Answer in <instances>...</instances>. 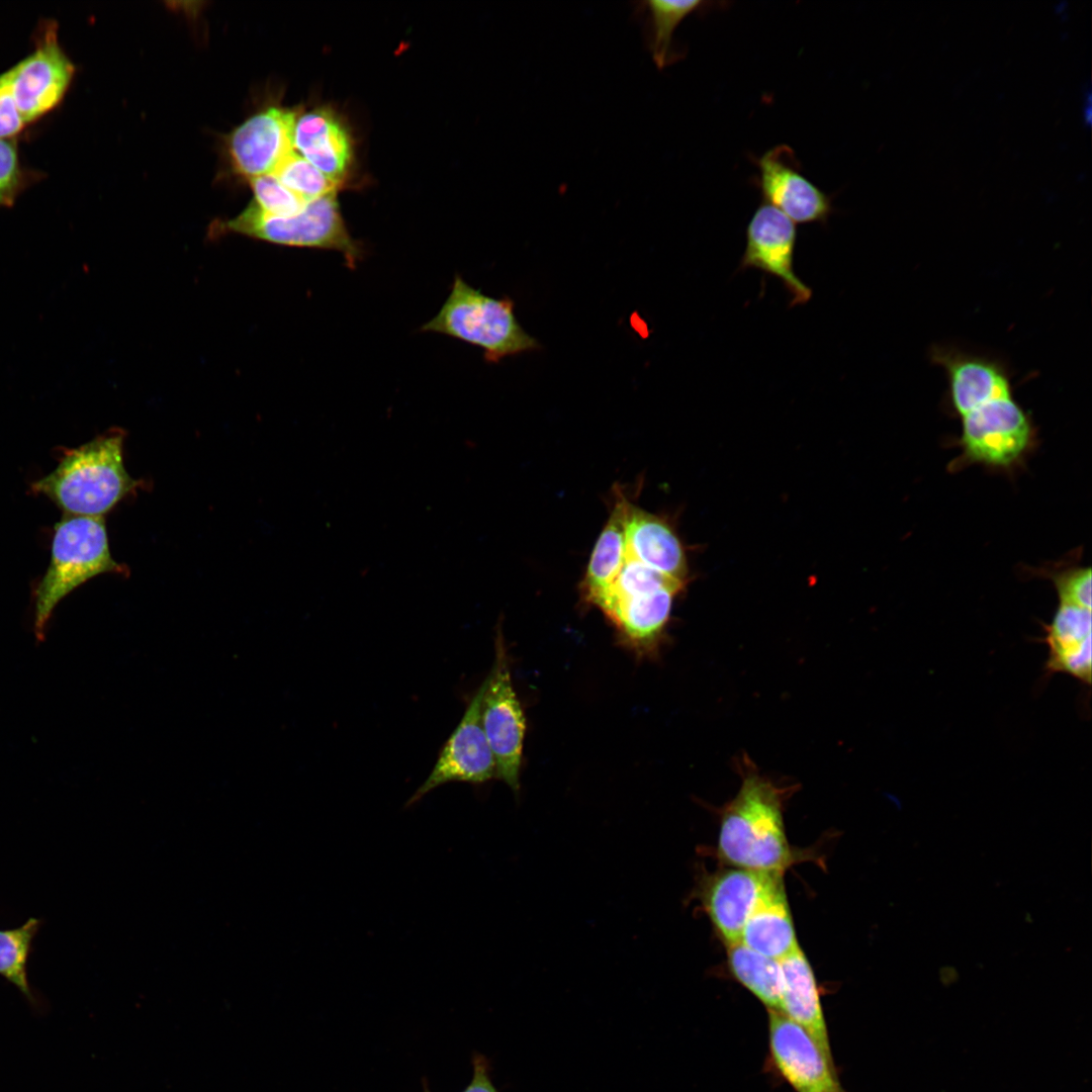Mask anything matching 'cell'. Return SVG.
<instances>
[{
    "instance_id": "cell-25",
    "label": "cell",
    "mask_w": 1092,
    "mask_h": 1092,
    "mask_svg": "<svg viewBox=\"0 0 1092 1092\" xmlns=\"http://www.w3.org/2000/svg\"><path fill=\"white\" fill-rule=\"evenodd\" d=\"M273 174L286 188L306 203L328 193L336 192L339 186L295 150L282 161Z\"/></svg>"
},
{
    "instance_id": "cell-18",
    "label": "cell",
    "mask_w": 1092,
    "mask_h": 1092,
    "mask_svg": "<svg viewBox=\"0 0 1092 1092\" xmlns=\"http://www.w3.org/2000/svg\"><path fill=\"white\" fill-rule=\"evenodd\" d=\"M1091 625V610L1059 604L1052 622L1042 626L1049 646L1046 672H1064L1090 686Z\"/></svg>"
},
{
    "instance_id": "cell-16",
    "label": "cell",
    "mask_w": 1092,
    "mask_h": 1092,
    "mask_svg": "<svg viewBox=\"0 0 1092 1092\" xmlns=\"http://www.w3.org/2000/svg\"><path fill=\"white\" fill-rule=\"evenodd\" d=\"M294 150L340 185L352 164L353 146L348 129L336 113L316 108L296 118Z\"/></svg>"
},
{
    "instance_id": "cell-14",
    "label": "cell",
    "mask_w": 1092,
    "mask_h": 1092,
    "mask_svg": "<svg viewBox=\"0 0 1092 1092\" xmlns=\"http://www.w3.org/2000/svg\"><path fill=\"white\" fill-rule=\"evenodd\" d=\"M782 878V873L734 867L705 881L702 887L704 908L726 943L740 940L747 919Z\"/></svg>"
},
{
    "instance_id": "cell-8",
    "label": "cell",
    "mask_w": 1092,
    "mask_h": 1092,
    "mask_svg": "<svg viewBox=\"0 0 1092 1092\" xmlns=\"http://www.w3.org/2000/svg\"><path fill=\"white\" fill-rule=\"evenodd\" d=\"M492 668L484 679L481 723L494 757L495 777L518 794L526 720L513 686L500 630L496 632Z\"/></svg>"
},
{
    "instance_id": "cell-4",
    "label": "cell",
    "mask_w": 1092,
    "mask_h": 1092,
    "mask_svg": "<svg viewBox=\"0 0 1092 1092\" xmlns=\"http://www.w3.org/2000/svg\"><path fill=\"white\" fill-rule=\"evenodd\" d=\"M124 574L127 567L110 553L103 518L64 515L55 525L51 558L33 593V632L42 640L59 603L102 573Z\"/></svg>"
},
{
    "instance_id": "cell-19",
    "label": "cell",
    "mask_w": 1092,
    "mask_h": 1092,
    "mask_svg": "<svg viewBox=\"0 0 1092 1092\" xmlns=\"http://www.w3.org/2000/svg\"><path fill=\"white\" fill-rule=\"evenodd\" d=\"M781 1012L802 1025L833 1060L827 1025L811 965L798 945L780 961Z\"/></svg>"
},
{
    "instance_id": "cell-1",
    "label": "cell",
    "mask_w": 1092,
    "mask_h": 1092,
    "mask_svg": "<svg viewBox=\"0 0 1092 1092\" xmlns=\"http://www.w3.org/2000/svg\"><path fill=\"white\" fill-rule=\"evenodd\" d=\"M931 362L947 381V401L961 419L964 463L1010 467L1033 442L1028 414L1015 399L1009 366L999 357L936 345Z\"/></svg>"
},
{
    "instance_id": "cell-31",
    "label": "cell",
    "mask_w": 1092,
    "mask_h": 1092,
    "mask_svg": "<svg viewBox=\"0 0 1092 1092\" xmlns=\"http://www.w3.org/2000/svg\"><path fill=\"white\" fill-rule=\"evenodd\" d=\"M7 76H8L7 71L0 74V86L5 83V81L7 80Z\"/></svg>"
},
{
    "instance_id": "cell-7",
    "label": "cell",
    "mask_w": 1092,
    "mask_h": 1092,
    "mask_svg": "<svg viewBox=\"0 0 1092 1092\" xmlns=\"http://www.w3.org/2000/svg\"><path fill=\"white\" fill-rule=\"evenodd\" d=\"M58 28L56 20L42 19L33 32V50L8 70L11 94L27 125L60 105L75 76Z\"/></svg>"
},
{
    "instance_id": "cell-2",
    "label": "cell",
    "mask_w": 1092,
    "mask_h": 1092,
    "mask_svg": "<svg viewBox=\"0 0 1092 1092\" xmlns=\"http://www.w3.org/2000/svg\"><path fill=\"white\" fill-rule=\"evenodd\" d=\"M120 429H111L64 451L57 467L33 481L30 490L51 499L68 516L103 518L138 486L123 464Z\"/></svg>"
},
{
    "instance_id": "cell-30",
    "label": "cell",
    "mask_w": 1092,
    "mask_h": 1092,
    "mask_svg": "<svg viewBox=\"0 0 1092 1092\" xmlns=\"http://www.w3.org/2000/svg\"><path fill=\"white\" fill-rule=\"evenodd\" d=\"M472 1079L462 1092H497L490 1080L489 1064L485 1057L475 1054L472 1059Z\"/></svg>"
},
{
    "instance_id": "cell-17",
    "label": "cell",
    "mask_w": 1092,
    "mask_h": 1092,
    "mask_svg": "<svg viewBox=\"0 0 1092 1092\" xmlns=\"http://www.w3.org/2000/svg\"><path fill=\"white\" fill-rule=\"evenodd\" d=\"M627 555L663 575L687 582L689 567L682 544L662 517L631 504L626 523Z\"/></svg>"
},
{
    "instance_id": "cell-5",
    "label": "cell",
    "mask_w": 1092,
    "mask_h": 1092,
    "mask_svg": "<svg viewBox=\"0 0 1092 1092\" xmlns=\"http://www.w3.org/2000/svg\"><path fill=\"white\" fill-rule=\"evenodd\" d=\"M514 301L494 298L455 276L449 296L438 313L422 327L477 346L487 362L540 348L518 322Z\"/></svg>"
},
{
    "instance_id": "cell-15",
    "label": "cell",
    "mask_w": 1092,
    "mask_h": 1092,
    "mask_svg": "<svg viewBox=\"0 0 1092 1092\" xmlns=\"http://www.w3.org/2000/svg\"><path fill=\"white\" fill-rule=\"evenodd\" d=\"M678 586L642 590L621 598H604L597 606L614 624L623 642L640 653L653 651L670 617Z\"/></svg>"
},
{
    "instance_id": "cell-24",
    "label": "cell",
    "mask_w": 1092,
    "mask_h": 1092,
    "mask_svg": "<svg viewBox=\"0 0 1092 1092\" xmlns=\"http://www.w3.org/2000/svg\"><path fill=\"white\" fill-rule=\"evenodd\" d=\"M40 924L39 919L29 918L20 927L0 930V975L33 1005L36 1001L28 983L26 966Z\"/></svg>"
},
{
    "instance_id": "cell-22",
    "label": "cell",
    "mask_w": 1092,
    "mask_h": 1092,
    "mask_svg": "<svg viewBox=\"0 0 1092 1092\" xmlns=\"http://www.w3.org/2000/svg\"><path fill=\"white\" fill-rule=\"evenodd\" d=\"M639 10L645 16V33L648 50L658 69H664L684 57V49L673 34L679 23L689 15L710 10L709 1L650 0L641 3Z\"/></svg>"
},
{
    "instance_id": "cell-26",
    "label": "cell",
    "mask_w": 1092,
    "mask_h": 1092,
    "mask_svg": "<svg viewBox=\"0 0 1092 1092\" xmlns=\"http://www.w3.org/2000/svg\"><path fill=\"white\" fill-rule=\"evenodd\" d=\"M40 177V172L22 165L16 139L0 140V207H11L16 198Z\"/></svg>"
},
{
    "instance_id": "cell-10",
    "label": "cell",
    "mask_w": 1092,
    "mask_h": 1092,
    "mask_svg": "<svg viewBox=\"0 0 1092 1092\" xmlns=\"http://www.w3.org/2000/svg\"><path fill=\"white\" fill-rule=\"evenodd\" d=\"M484 688L483 681L442 747L431 774L406 802V808L447 783L481 784L495 777L494 757L481 723Z\"/></svg>"
},
{
    "instance_id": "cell-9",
    "label": "cell",
    "mask_w": 1092,
    "mask_h": 1092,
    "mask_svg": "<svg viewBox=\"0 0 1092 1092\" xmlns=\"http://www.w3.org/2000/svg\"><path fill=\"white\" fill-rule=\"evenodd\" d=\"M757 168L752 178L764 203L777 208L793 222L826 224L834 212L833 196L809 178L795 151L779 145L760 157H750Z\"/></svg>"
},
{
    "instance_id": "cell-13",
    "label": "cell",
    "mask_w": 1092,
    "mask_h": 1092,
    "mask_svg": "<svg viewBox=\"0 0 1092 1092\" xmlns=\"http://www.w3.org/2000/svg\"><path fill=\"white\" fill-rule=\"evenodd\" d=\"M296 118L293 110L269 107L245 120L229 138L234 169L248 179L273 174L294 151Z\"/></svg>"
},
{
    "instance_id": "cell-6",
    "label": "cell",
    "mask_w": 1092,
    "mask_h": 1092,
    "mask_svg": "<svg viewBox=\"0 0 1092 1092\" xmlns=\"http://www.w3.org/2000/svg\"><path fill=\"white\" fill-rule=\"evenodd\" d=\"M220 228L277 245L334 250L343 255L349 268H355L365 253L345 225L336 192L309 201L299 213L288 217L271 215L252 201Z\"/></svg>"
},
{
    "instance_id": "cell-11",
    "label": "cell",
    "mask_w": 1092,
    "mask_h": 1092,
    "mask_svg": "<svg viewBox=\"0 0 1092 1092\" xmlns=\"http://www.w3.org/2000/svg\"><path fill=\"white\" fill-rule=\"evenodd\" d=\"M796 242L795 222L762 202L747 223L746 246L739 263V270L757 269L778 278L789 293L791 307L805 304L812 297V289L794 269Z\"/></svg>"
},
{
    "instance_id": "cell-29",
    "label": "cell",
    "mask_w": 1092,
    "mask_h": 1092,
    "mask_svg": "<svg viewBox=\"0 0 1092 1092\" xmlns=\"http://www.w3.org/2000/svg\"><path fill=\"white\" fill-rule=\"evenodd\" d=\"M7 80L0 86V140L15 139L26 127L9 88Z\"/></svg>"
},
{
    "instance_id": "cell-28",
    "label": "cell",
    "mask_w": 1092,
    "mask_h": 1092,
    "mask_svg": "<svg viewBox=\"0 0 1092 1092\" xmlns=\"http://www.w3.org/2000/svg\"><path fill=\"white\" fill-rule=\"evenodd\" d=\"M1091 568L1074 566L1051 573L1061 605L1091 610Z\"/></svg>"
},
{
    "instance_id": "cell-32",
    "label": "cell",
    "mask_w": 1092,
    "mask_h": 1092,
    "mask_svg": "<svg viewBox=\"0 0 1092 1092\" xmlns=\"http://www.w3.org/2000/svg\"><path fill=\"white\" fill-rule=\"evenodd\" d=\"M425 1092H431V1091H430V1090H428V1089H425Z\"/></svg>"
},
{
    "instance_id": "cell-23",
    "label": "cell",
    "mask_w": 1092,
    "mask_h": 1092,
    "mask_svg": "<svg viewBox=\"0 0 1092 1092\" xmlns=\"http://www.w3.org/2000/svg\"><path fill=\"white\" fill-rule=\"evenodd\" d=\"M727 944V958L734 978L756 996L768 1010H781L782 975L778 960L744 945L740 940Z\"/></svg>"
},
{
    "instance_id": "cell-3",
    "label": "cell",
    "mask_w": 1092,
    "mask_h": 1092,
    "mask_svg": "<svg viewBox=\"0 0 1092 1092\" xmlns=\"http://www.w3.org/2000/svg\"><path fill=\"white\" fill-rule=\"evenodd\" d=\"M785 790L754 769L747 770L735 798L722 812L718 850L734 867L782 873L795 855L784 819Z\"/></svg>"
},
{
    "instance_id": "cell-12",
    "label": "cell",
    "mask_w": 1092,
    "mask_h": 1092,
    "mask_svg": "<svg viewBox=\"0 0 1092 1092\" xmlns=\"http://www.w3.org/2000/svg\"><path fill=\"white\" fill-rule=\"evenodd\" d=\"M772 1061L796 1092H845L834 1062L800 1024L779 1010H768Z\"/></svg>"
},
{
    "instance_id": "cell-20",
    "label": "cell",
    "mask_w": 1092,
    "mask_h": 1092,
    "mask_svg": "<svg viewBox=\"0 0 1092 1092\" xmlns=\"http://www.w3.org/2000/svg\"><path fill=\"white\" fill-rule=\"evenodd\" d=\"M740 941L752 950L778 961L799 945L783 878L766 892L753 910L742 929Z\"/></svg>"
},
{
    "instance_id": "cell-21",
    "label": "cell",
    "mask_w": 1092,
    "mask_h": 1092,
    "mask_svg": "<svg viewBox=\"0 0 1092 1092\" xmlns=\"http://www.w3.org/2000/svg\"><path fill=\"white\" fill-rule=\"evenodd\" d=\"M630 506L627 497L617 492L613 510L590 554L581 590L583 598L593 605L611 587L625 562Z\"/></svg>"
},
{
    "instance_id": "cell-27",
    "label": "cell",
    "mask_w": 1092,
    "mask_h": 1092,
    "mask_svg": "<svg viewBox=\"0 0 1092 1092\" xmlns=\"http://www.w3.org/2000/svg\"><path fill=\"white\" fill-rule=\"evenodd\" d=\"M259 207L274 216L288 217L299 213L306 202L286 188L274 174L250 179Z\"/></svg>"
}]
</instances>
